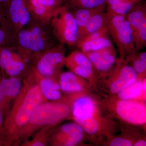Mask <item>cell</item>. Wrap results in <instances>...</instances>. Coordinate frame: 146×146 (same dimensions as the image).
<instances>
[{
    "instance_id": "4dcf8cb0",
    "label": "cell",
    "mask_w": 146,
    "mask_h": 146,
    "mask_svg": "<svg viewBox=\"0 0 146 146\" xmlns=\"http://www.w3.org/2000/svg\"><path fill=\"white\" fill-rule=\"evenodd\" d=\"M134 141L123 137H117L112 139L109 143L111 146H133Z\"/></svg>"
},
{
    "instance_id": "d6986e66",
    "label": "cell",
    "mask_w": 146,
    "mask_h": 146,
    "mask_svg": "<svg viewBox=\"0 0 146 146\" xmlns=\"http://www.w3.org/2000/svg\"><path fill=\"white\" fill-rule=\"evenodd\" d=\"M56 126L49 125L40 129L30 137L22 142L21 146H47L48 145L50 137Z\"/></svg>"
},
{
    "instance_id": "3957f363",
    "label": "cell",
    "mask_w": 146,
    "mask_h": 146,
    "mask_svg": "<svg viewBox=\"0 0 146 146\" xmlns=\"http://www.w3.org/2000/svg\"><path fill=\"white\" fill-rule=\"evenodd\" d=\"M58 43L50 24L42 23L31 17L28 23L15 35L14 48L33 65L43 52Z\"/></svg>"
},
{
    "instance_id": "603a6c76",
    "label": "cell",
    "mask_w": 146,
    "mask_h": 146,
    "mask_svg": "<svg viewBox=\"0 0 146 146\" xmlns=\"http://www.w3.org/2000/svg\"><path fill=\"white\" fill-rule=\"evenodd\" d=\"M108 36H104L88 42H78L75 46L83 53L90 52L112 46Z\"/></svg>"
},
{
    "instance_id": "836d02e7",
    "label": "cell",
    "mask_w": 146,
    "mask_h": 146,
    "mask_svg": "<svg viewBox=\"0 0 146 146\" xmlns=\"http://www.w3.org/2000/svg\"><path fill=\"white\" fill-rule=\"evenodd\" d=\"M128 1H133L138 3H139V2L138 1H136V0H106V5L113 4L119 2Z\"/></svg>"
},
{
    "instance_id": "1f68e13d",
    "label": "cell",
    "mask_w": 146,
    "mask_h": 146,
    "mask_svg": "<svg viewBox=\"0 0 146 146\" xmlns=\"http://www.w3.org/2000/svg\"><path fill=\"white\" fill-rule=\"evenodd\" d=\"M136 57L138 58L139 59H141L143 61L146 62V52H143L136 53L135 54Z\"/></svg>"
},
{
    "instance_id": "e575fe53",
    "label": "cell",
    "mask_w": 146,
    "mask_h": 146,
    "mask_svg": "<svg viewBox=\"0 0 146 146\" xmlns=\"http://www.w3.org/2000/svg\"><path fill=\"white\" fill-rule=\"evenodd\" d=\"M133 146H146V142L143 139H140L134 142Z\"/></svg>"
},
{
    "instance_id": "7c38bea8",
    "label": "cell",
    "mask_w": 146,
    "mask_h": 146,
    "mask_svg": "<svg viewBox=\"0 0 146 146\" xmlns=\"http://www.w3.org/2000/svg\"><path fill=\"white\" fill-rule=\"evenodd\" d=\"M56 126L50 137L49 146H74L82 141L84 131L76 123H67Z\"/></svg>"
},
{
    "instance_id": "5b68a950",
    "label": "cell",
    "mask_w": 146,
    "mask_h": 146,
    "mask_svg": "<svg viewBox=\"0 0 146 146\" xmlns=\"http://www.w3.org/2000/svg\"><path fill=\"white\" fill-rule=\"evenodd\" d=\"M51 29L58 42L69 46H75L78 29L72 13L65 4L60 6L50 23Z\"/></svg>"
},
{
    "instance_id": "8d00e7d4",
    "label": "cell",
    "mask_w": 146,
    "mask_h": 146,
    "mask_svg": "<svg viewBox=\"0 0 146 146\" xmlns=\"http://www.w3.org/2000/svg\"><path fill=\"white\" fill-rule=\"evenodd\" d=\"M3 120V119L1 115H0V132H1L2 127Z\"/></svg>"
},
{
    "instance_id": "d590c367",
    "label": "cell",
    "mask_w": 146,
    "mask_h": 146,
    "mask_svg": "<svg viewBox=\"0 0 146 146\" xmlns=\"http://www.w3.org/2000/svg\"><path fill=\"white\" fill-rule=\"evenodd\" d=\"M9 0H0V8L2 9L8 2Z\"/></svg>"
},
{
    "instance_id": "e0dca14e",
    "label": "cell",
    "mask_w": 146,
    "mask_h": 146,
    "mask_svg": "<svg viewBox=\"0 0 146 146\" xmlns=\"http://www.w3.org/2000/svg\"><path fill=\"white\" fill-rule=\"evenodd\" d=\"M106 5L92 8H76L70 9H69L75 18L78 27V33L86 27L94 15L106 10Z\"/></svg>"
},
{
    "instance_id": "52a82bcc",
    "label": "cell",
    "mask_w": 146,
    "mask_h": 146,
    "mask_svg": "<svg viewBox=\"0 0 146 146\" xmlns=\"http://www.w3.org/2000/svg\"><path fill=\"white\" fill-rule=\"evenodd\" d=\"M64 45L58 43L43 52L33 63L36 70L42 76L58 80V78L65 65Z\"/></svg>"
},
{
    "instance_id": "8fae6325",
    "label": "cell",
    "mask_w": 146,
    "mask_h": 146,
    "mask_svg": "<svg viewBox=\"0 0 146 146\" xmlns=\"http://www.w3.org/2000/svg\"><path fill=\"white\" fill-rule=\"evenodd\" d=\"M127 63L120 59L117 60L115 68L108 72L110 75L109 90L111 94H117L138 79V74Z\"/></svg>"
},
{
    "instance_id": "30bf717a",
    "label": "cell",
    "mask_w": 146,
    "mask_h": 146,
    "mask_svg": "<svg viewBox=\"0 0 146 146\" xmlns=\"http://www.w3.org/2000/svg\"><path fill=\"white\" fill-rule=\"evenodd\" d=\"M2 9L8 28L15 36L30 20L27 0H9Z\"/></svg>"
},
{
    "instance_id": "8992f818",
    "label": "cell",
    "mask_w": 146,
    "mask_h": 146,
    "mask_svg": "<svg viewBox=\"0 0 146 146\" xmlns=\"http://www.w3.org/2000/svg\"><path fill=\"white\" fill-rule=\"evenodd\" d=\"M108 111L118 119L129 124L142 125L146 123V108L138 100L111 99L105 101Z\"/></svg>"
},
{
    "instance_id": "484cf974",
    "label": "cell",
    "mask_w": 146,
    "mask_h": 146,
    "mask_svg": "<svg viewBox=\"0 0 146 146\" xmlns=\"http://www.w3.org/2000/svg\"><path fill=\"white\" fill-rule=\"evenodd\" d=\"M69 9L92 8L106 5V0H65Z\"/></svg>"
},
{
    "instance_id": "44dd1931",
    "label": "cell",
    "mask_w": 146,
    "mask_h": 146,
    "mask_svg": "<svg viewBox=\"0 0 146 146\" xmlns=\"http://www.w3.org/2000/svg\"><path fill=\"white\" fill-rule=\"evenodd\" d=\"M143 82L142 78H138L136 81L118 93L117 98L127 100H136L140 98L143 93L146 94L143 88Z\"/></svg>"
},
{
    "instance_id": "ac0fdd59",
    "label": "cell",
    "mask_w": 146,
    "mask_h": 146,
    "mask_svg": "<svg viewBox=\"0 0 146 146\" xmlns=\"http://www.w3.org/2000/svg\"><path fill=\"white\" fill-rule=\"evenodd\" d=\"M132 32L141 27L146 23V5L145 3L136 4L130 11L125 15Z\"/></svg>"
},
{
    "instance_id": "2e32d148",
    "label": "cell",
    "mask_w": 146,
    "mask_h": 146,
    "mask_svg": "<svg viewBox=\"0 0 146 146\" xmlns=\"http://www.w3.org/2000/svg\"><path fill=\"white\" fill-rule=\"evenodd\" d=\"M84 78L71 72H61L58 81L62 92L66 94L82 93L86 89V84Z\"/></svg>"
},
{
    "instance_id": "4fadbf2b",
    "label": "cell",
    "mask_w": 146,
    "mask_h": 146,
    "mask_svg": "<svg viewBox=\"0 0 146 146\" xmlns=\"http://www.w3.org/2000/svg\"><path fill=\"white\" fill-rule=\"evenodd\" d=\"M4 76L0 70V115L3 119L20 93L22 84V80Z\"/></svg>"
},
{
    "instance_id": "5bb4252c",
    "label": "cell",
    "mask_w": 146,
    "mask_h": 146,
    "mask_svg": "<svg viewBox=\"0 0 146 146\" xmlns=\"http://www.w3.org/2000/svg\"><path fill=\"white\" fill-rule=\"evenodd\" d=\"M31 17L42 23L50 25L62 3L57 0H27Z\"/></svg>"
},
{
    "instance_id": "6da1fadb",
    "label": "cell",
    "mask_w": 146,
    "mask_h": 146,
    "mask_svg": "<svg viewBox=\"0 0 146 146\" xmlns=\"http://www.w3.org/2000/svg\"><path fill=\"white\" fill-rule=\"evenodd\" d=\"M46 101L36 83L30 64L22 80L21 91L3 120L0 132L3 146H15L35 110Z\"/></svg>"
},
{
    "instance_id": "f546056e",
    "label": "cell",
    "mask_w": 146,
    "mask_h": 146,
    "mask_svg": "<svg viewBox=\"0 0 146 146\" xmlns=\"http://www.w3.org/2000/svg\"><path fill=\"white\" fill-rule=\"evenodd\" d=\"M135 54L130 58L129 61L132 63L131 67L138 74V78H141L146 74V62L136 57Z\"/></svg>"
},
{
    "instance_id": "7a4b0ae2",
    "label": "cell",
    "mask_w": 146,
    "mask_h": 146,
    "mask_svg": "<svg viewBox=\"0 0 146 146\" xmlns=\"http://www.w3.org/2000/svg\"><path fill=\"white\" fill-rule=\"evenodd\" d=\"M80 95V93L66 94L57 100L47 101L41 104L33 113L15 146L20 145L40 129L46 126H56L69 118L72 114L73 103Z\"/></svg>"
},
{
    "instance_id": "277c9868",
    "label": "cell",
    "mask_w": 146,
    "mask_h": 146,
    "mask_svg": "<svg viewBox=\"0 0 146 146\" xmlns=\"http://www.w3.org/2000/svg\"><path fill=\"white\" fill-rule=\"evenodd\" d=\"M107 27L120 55V59L126 62L136 54L132 41V33L125 16L107 13Z\"/></svg>"
},
{
    "instance_id": "d4e9b609",
    "label": "cell",
    "mask_w": 146,
    "mask_h": 146,
    "mask_svg": "<svg viewBox=\"0 0 146 146\" xmlns=\"http://www.w3.org/2000/svg\"><path fill=\"white\" fill-rule=\"evenodd\" d=\"M138 3L133 1H124L106 5V12L109 15L125 16Z\"/></svg>"
},
{
    "instance_id": "cb8c5ba5",
    "label": "cell",
    "mask_w": 146,
    "mask_h": 146,
    "mask_svg": "<svg viewBox=\"0 0 146 146\" xmlns=\"http://www.w3.org/2000/svg\"><path fill=\"white\" fill-rule=\"evenodd\" d=\"M65 62L73 63L85 68L91 74L96 75L93 65L86 55L81 51L76 50L72 52L66 56Z\"/></svg>"
},
{
    "instance_id": "7402d4cb",
    "label": "cell",
    "mask_w": 146,
    "mask_h": 146,
    "mask_svg": "<svg viewBox=\"0 0 146 146\" xmlns=\"http://www.w3.org/2000/svg\"><path fill=\"white\" fill-rule=\"evenodd\" d=\"M117 60L115 48L102 56L93 64L94 72L100 73L101 74H107L113 68Z\"/></svg>"
},
{
    "instance_id": "ba28073f",
    "label": "cell",
    "mask_w": 146,
    "mask_h": 146,
    "mask_svg": "<svg viewBox=\"0 0 146 146\" xmlns=\"http://www.w3.org/2000/svg\"><path fill=\"white\" fill-rule=\"evenodd\" d=\"M104 117L96 101L91 100L86 104L76 122L89 135L99 136L101 133L107 132L109 129L110 121Z\"/></svg>"
},
{
    "instance_id": "9a60e30c",
    "label": "cell",
    "mask_w": 146,
    "mask_h": 146,
    "mask_svg": "<svg viewBox=\"0 0 146 146\" xmlns=\"http://www.w3.org/2000/svg\"><path fill=\"white\" fill-rule=\"evenodd\" d=\"M32 69L35 81L45 99L47 101H56L63 96L57 80L42 76L33 65Z\"/></svg>"
},
{
    "instance_id": "83f0119b",
    "label": "cell",
    "mask_w": 146,
    "mask_h": 146,
    "mask_svg": "<svg viewBox=\"0 0 146 146\" xmlns=\"http://www.w3.org/2000/svg\"><path fill=\"white\" fill-rule=\"evenodd\" d=\"M15 36L8 28L7 23L0 26V48L5 47L14 48Z\"/></svg>"
},
{
    "instance_id": "ffe728a7",
    "label": "cell",
    "mask_w": 146,
    "mask_h": 146,
    "mask_svg": "<svg viewBox=\"0 0 146 146\" xmlns=\"http://www.w3.org/2000/svg\"><path fill=\"white\" fill-rule=\"evenodd\" d=\"M107 21L108 15L106 10L94 15L86 27L79 33L77 42L97 31L103 27L107 26Z\"/></svg>"
},
{
    "instance_id": "f1b7e54d",
    "label": "cell",
    "mask_w": 146,
    "mask_h": 146,
    "mask_svg": "<svg viewBox=\"0 0 146 146\" xmlns=\"http://www.w3.org/2000/svg\"><path fill=\"white\" fill-rule=\"evenodd\" d=\"M66 66L70 70V71L74 73L78 76L84 79L87 80L90 82H94L96 80V75L91 74L85 68L70 63L65 62Z\"/></svg>"
},
{
    "instance_id": "4316f807",
    "label": "cell",
    "mask_w": 146,
    "mask_h": 146,
    "mask_svg": "<svg viewBox=\"0 0 146 146\" xmlns=\"http://www.w3.org/2000/svg\"><path fill=\"white\" fill-rule=\"evenodd\" d=\"M132 33V41L137 53L146 46V23Z\"/></svg>"
},
{
    "instance_id": "d6a6232c",
    "label": "cell",
    "mask_w": 146,
    "mask_h": 146,
    "mask_svg": "<svg viewBox=\"0 0 146 146\" xmlns=\"http://www.w3.org/2000/svg\"><path fill=\"white\" fill-rule=\"evenodd\" d=\"M5 23L7 22L3 11L2 9L0 8V26Z\"/></svg>"
},
{
    "instance_id": "f35d334b",
    "label": "cell",
    "mask_w": 146,
    "mask_h": 146,
    "mask_svg": "<svg viewBox=\"0 0 146 146\" xmlns=\"http://www.w3.org/2000/svg\"><path fill=\"white\" fill-rule=\"evenodd\" d=\"M0 146H3L2 144L1 141L0 140Z\"/></svg>"
},
{
    "instance_id": "74e56055",
    "label": "cell",
    "mask_w": 146,
    "mask_h": 146,
    "mask_svg": "<svg viewBox=\"0 0 146 146\" xmlns=\"http://www.w3.org/2000/svg\"><path fill=\"white\" fill-rule=\"evenodd\" d=\"M58 1L60 2L61 3H62L63 4L65 3V0H57Z\"/></svg>"
},
{
    "instance_id": "9c48e42d",
    "label": "cell",
    "mask_w": 146,
    "mask_h": 146,
    "mask_svg": "<svg viewBox=\"0 0 146 146\" xmlns=\"http://www.w3.org/2000/svg\"><path fill=\"white\" fill-rule=\"evenodd\" d=\"M30 63L13 47L0 48V70L7 77L23 80Z\"/></svg>"
}]
</instances>
